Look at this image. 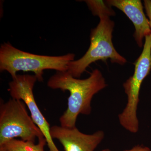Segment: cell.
I'll use <instances>...</instances> for the list:
<instances>
[{
	"label": "cell",
	"mask_w": 151,
	"mask_h": 151,
	"mask_svg": "<svg viewBox=\"0 0 151 151\" xmlns=\"http://www.w3.org/2000/svg\"><path fill=\"white\" fill-rule=\"evenodd\" d=\"M106 4L123 12L134 26V34L138 46H144L143 40L151 35V29L148 19L144 12L142 1L140 0H107Z\"/></svg>",
	"instance_id": "ba28073f"
},
{
	"label": "cell",
	"mask_w": 151,
	"mask_h": 151,
	"mask_svg": "<svg viewBox=\"0 0 151 151\" xmlns=\"http://www.w3.org/2000/svg\"><path fill=\"white\" fill-rule=\"evenodd\" d=\"M84 1L94 16H97L99 17L102 15L110 17L115 15V12L105 1L96 0H86Z\"/></svg>",
	"instance_id": "30bf717a"
},
{
	"label": "cell",
	"mask_w": 151,
	"mask_h": 151,
	"mask_svg": "<svg viewBox=\"0 0 151 151\" xmlns=\"http://www.w3.org/2000/svg\"><path fill=\"white\" fill-rule=\"evenodd\" d=\"M101 151H111L109 149H105V150H103Z\"/></svg>",
	"instance_id": "4fadbf2b"
},
{
	"label": "cell",
	"mask_w": 151,
	"mask_h": 151,
	"mask_svg": "<svg viewBox=\"0 0 151 151\" xmlns=\"http://www.w3.org/2000/svg\"><path fill=\"white\" fill-rule=\"evenodd\" d=\"M134 65L133 75L123 84L128 100L124 111L119 115L122 127L134 134L137 133L139 129L137 110L141 85L151 70V35L145 38L142 51Z\"/></svg>",
	"instance_id": "5b68a950"
},
{
	"label": "cell",
	"mask_w": 151,
	"mask_h": 151,
	"mask_svg": "<svg viewBox=\"0 0 151 151\" xmlns=\"http://www.w3.org/2000/svg\"><path fill=\"white\" fill-rule=\"evenodd\" d=\"M37 81L35 75L17 74L9 83V91L13 99L23 101L29 110L31 117L46 139L50 151H60L50 133V127L36 102L33 88Z\"/></svg>",
	"instance_id": "8992f818"
},
{
	"label": "cell",
	"mask_w": 151,
	"mask_h": 151,
	"mask_svg": "<svg viewBox=\"0 0 151 151\" xmlns=\"http://www.w3.org/2000/svg\"><path fill=\"white\" fill-rule=\"evenodd\" d=\"M23 101L10 99L0 103V146L20 138L35 142L36 139L45 137L40 129L33 121Z\"/></svg>",
	"instance_id": "277c9868"
},
{
	"label": "cell",
	"mask_w": 151,
	"mask_h": 151,
	"mask_svg": "<svg viewBox=\"0 0 151 151\" xmlns=\"http://www.w3.org/2000/svg\"><path fill=\"white\" fill-rule=\"evenodd\" d=\"M75 56L71 53L61 56L34 54L16 48L9 42H4L0 47V70L8 72L12 78L18 71H31L42 82L44 70L67 71L68 63L74 60Z\"/></svg>",
	"instance_id": "7a4b0ae2"
},
{
	"label": "cell",
	"mask_w": 151,
	"mask_h": 151,
	"mask_svg": "<svg viewBox=\"0 0 151 151\" xmlns=\"http://www.w3.org/2000/svg\"><path fill=\"white\" fill-rule=\"evenodd\" d=\"M144 5L146 14L148 18L149 24L151 29V0H145Z\"/></svg>",
	"instance_id": "8fae6325"
},
{
	"label": "cell",
	"mask_w": 151,
	"mask_h": 151,
	"mask_svg": "<svg viewBox=\"0 0 151 151\" xmlns=\"http://www.w3.org/2000/svg\"><path fill=\"white\" fill-rule=\"evenodd\" d=\"M124 151H151V150L147 147L137 145L135 146L131 150H126Z\"/></svg>",
	"instance_id": "7c38bea8"
},
{
	"label": "cell",
	"mask_w": 151,
	"mask_h": 151,
	"mask_svg": "<svg viewBox=\"0 0 151 151\" xmlns=\"http://www.w3.org/2000/svg\"><path fill=\"white\" fill-rule=\"evenodd\" d=\"M47 144L46 139H39L38 142L35 144L30 141L13 139L0 146V148L6 151H44V147Z\"/></svg>",
	"instance_id": "9c48e42d"
},
{
	"label": "cell",
	"mask_w": 151,
	"mask_h": 151,
	"mask_svg": "<svg viewBox=\"0 0 151 151\" xmlns=\"http://www.w3.org/2000/svg\"><path fill=\"white\" fill-rule=\"evenodd\" d=\"M100 22L91 30L90 44L85 54L81 58L68 63L67 71L73 77L80 78L87 68L93 63L101 60L106 62L110 59L112 63L124 65L127 60L122 56L113 45V32L115 23L107 15L99 17Z\"/></svg>",
	"instance_id": "3957f363"
},
{
	"label": "cell",
	"mask_w": 151,
	"mask_h": 151,
	"mask_svg": "<svg viewBox=\"0 0 151 151\" xmlns=\"http://www.w3.org/2000/svg\"><path fill=\"white\" fill-rule=\"evenodd\" d=\"M47 85L52 89L69 92L67 109L60 118L59 122L62 127L70 128L76 127L79 114L91 113L93 96L107 86L98 69L92 70L88 78L83 79L73 77L67 71H57L49 79Z\"/></svg>",
	"instance_id": "6da1fadb"
},
{
	"label": "cell",
	"mask_w": 151,
	"mask_h": 151,
	"mask_svg": "<svg viewBox=\"0 0 151 151\" xmlns=\"http://www.w3.org/2000/svg\"><path fill=\"white\" fill-rule=\"evenodd\" d=\"M0 151H6L5 150H4V149L0 148Z\"/></svg>",
	"instance_id": "5bb4252c"
},
{
	"label": "cell",
	"mask_w": 151,
	"mask_h": 151,
	"mask_svg": "<svg viewBox=\"0 0 151 151\" xmlns=\"http://www.w3.org/2000/svg\"><path fill=\"white\" fill-rule=\"evenodd\" d=\"M50 135L63 146L65 151H94L105 137L103 131L86 134L76 127L70 128L54 125L50 127Z\"/></svg>",
	"instance_id": "52a82bcc"
}]
</instances>
